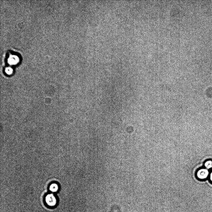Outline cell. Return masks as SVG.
Instances as JSON below:
<instances>
[{
  "label": "cell",
  "instance_id": "cell-1",
  "mask_svg": "<svg viewBox=\"0 0 212 212\" xmlns=\"http://www.w3.org/2000/svg\"><path fill=\"white\" fill-rule=\"evenodd\" d=\"M46 202L50 206H54L57 203V200L55 196L52 194L48 195L46 198Z\"/></svg>",
  "mask_w": 212,
  "mask_h": 212
},
{
  "label": "cell",
  "instance_id": "cell-2",
  "mask_svg": "<svg viewBox=\"0 0 212 212\" xmlns=\"http://www.w3.org/2000/svg\"><path fill=\"white\" fill-rule=\"evenodd\" d=\"M209 174V172L206 169H202L199 170L197 173V176L199 179H203L206 178Z\"/></svg>",
  "mask_w": 212,
  "mask_h": 212
},
{
  "label": "cell",
  "instance_id": "cell-3",
  "mask_svg": "<svg viewBox=\"0 0 212 212\" xmlns=\"http://www.w3.org/2000/svg\"><path fill=\"white\" fill-rule=\"evenodd\" d=\"M19 61L18 57L15 55H12L9 56L8 62L11 65H15L17 64Z\"/></svg>",
  "mask_w": 212,
  "mask_h": 212
},
{
  "label": "cell",
  "instance_id": "cell-4",
  "mask_svg": "<svg viewBox=\"0 0 212 212\" xmlns=\"http://www.w3.org/2000/svg\"><path fill=\"white\" fill-rule=\"evenodd\" d=\"M58 186L57 184L53 183L50 185V190L52 192H55L58 191Z\"/></svg>",
  "mask_w": 212,
  "mask_h": 212
},
{
  "label": "cell",
  "instance_id": "cell-5",
  "mask_svg": "<svg viewBox=\"0 0 212 212\" xmlns=\"http://www.w3.org/2000/svg\"><path fill=\"white\" fill-rule=\"evenodd\" d=\"M5 71L7 74L10 75L13 73V70L12 68L8 67L6 68Z\"/></svg>",
  "mask_w": 212,
  "mask_h": 212
},
{
  "label": "cell",
  "instance_id": "cell-6",
  "mask_svg": "<svg viewBox=\"0 0 212 212\" xmlns=\"http://www.w3.org/2000/svg\"><path fill=\"white\" fill-rule=\"evenodd\" d=\"M205 166L207 169H210L212 168V162L211 161H207L205 163Z\"/></svg>",
  "mask_w": 212,
  "mask_h": 212
},
{
  "label": "cell",
  "instance_id": "cell-7",
  "mask_svg": "<svg viewBox=\"0 0 212 212\" xmlns=\"http://www.w3.org/2000/svg\"><path fill=\"white\" fill-rule=\"evenodd\" d=\"M210 179L211 181H212V173H211L210 175Z\"/></svg>",
  "mask_w": 212,
  "mask_h": 212
}]
</instances>
